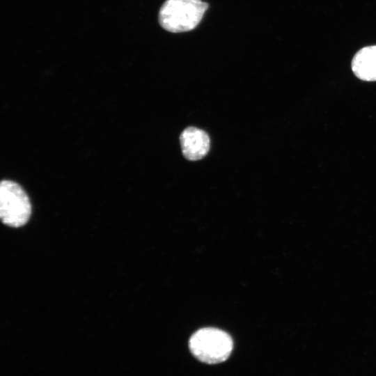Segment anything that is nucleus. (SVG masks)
Instances as JSON below:
<instances>
[{
  "label": "nucleus",
  "mask_w": 376,
  "mask_h": 376,
  "mask_svg": "<svg viewBox=\"0 0 376 376\" xmlns=\"http://www.w3.org/2000/svg\"><path fill=\"white\" fill-rule=\"evenodd\" d=\"M182 152L189 160H198L204 157L210 150V141L203 130L189 127L180 136Z\"/></svg>",
  "instance_id": "4"
},
{
  "label": "nucleus",
  "mask_w": 376,
  "mask_h": 376,
  "mask_svg": "<svg viewBox=\"0 0 376 376\" xmlns=\"http://www.w3.org/2000/svg\"><path fill=\"white\" fill-rule=\"evenodd\" d=\"M352 69L361 80L376 81V45L360 49L352 59Z\"/></svg>",
  "instance_id": "5"
},
{
  "label": "nucleus",
  "mask_w": 376,
  "mask_h": 376,
  "mask_svg": "<svg viewBox=\"0 0 376 376\" xmlns=\"http://www.w3.org/2000/svg\"><path fill=\"white\" fill-rule=\"evenodd\" d=\"M189 347L199 361L215 364L226 361L230 355L233 342L230 335L217 328L198 329L189 338Z\"/></svg>",
  "instance_id": "2"
},
{
  "label": "nucleus",
  "mask_w": 376,
  "mask_h": 376,
  "mask_svg": "<svg viewBox=\"0 0 376 376\" xmlns=\"http://www.w3.org/2000/svg\"><path fill=\"white\" fill-rule=\"evenodd\" d=\"M31 214L30 200L17 183L8 180L0 185V217L3 224L19 228L25 225Z\"/></svg>",
  "instance_id": "3"
},
{
  "label": "nucleus",
  "mask_w": 376,
  "mask_h": 376,
  "mask_svg": "<svg viewBox=\"0 0 376 376\" xmlns=\"http://www.w3.org/2000/svg\"><path fill=\"white\" fill-rule=\"evenodd\" d=\"M208 4L201 0H166L159 13V22L165 30L180 33L195 29Z\"/></svg>",
  "instance_id": "1"
}]
</instances>
